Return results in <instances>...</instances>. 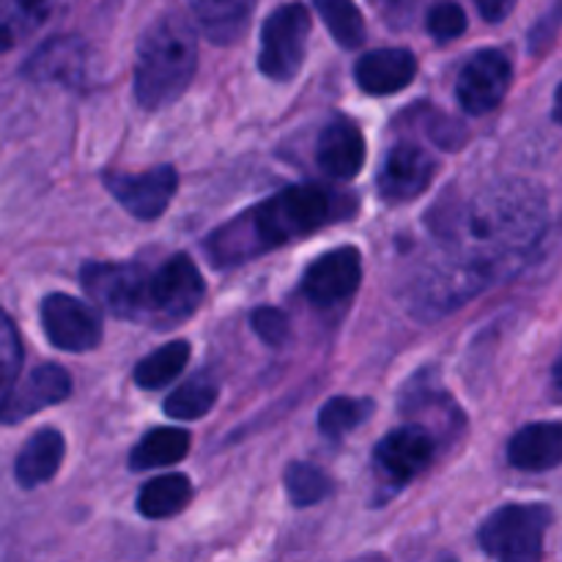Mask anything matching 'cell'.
<instances>
[{
    "mask_svg": "<svg viewBox=\"0 0 562 562\" xmlns=\"http://www.w3.org/2000/svg\"><path fill=\"white\" fill-rule=\"evenodd\" d=\"M192 499V486L184 475H162L148 481L137 494V510L146 519H170Z\"/></svg>",
    "mask_w": 562,
    "mask_h": 562,
    "instance_id": "21",
    "label": "cell"
},
{
    "mask_svg": "<svg viewBox=\"0 0 562 562\" xmlns=\"http://www.w3.org/2000/svg\"><path fill=\"white\" fill-rule=\"evenodd\" d=\"M88 49L77 36L49 38L25 60L22 75L36 82H60V86H80L86 77Z\"/></svg>",
    "mask_w": 562,
    "mask_h": 562,
    "instance_id": "14",
    "label": "cell"
},
{
    "mask_svg": "<svg viewBox=\"0 0 562 562\" xmlns=\"http://www.w3.org/2000/svg\"><path fill=\"white\" fill-rule=\"evenodd\" d=\"M82 289L110 316L154 329H168L198 311L203 300V278L187 256L148 263H86Z\"/></svg>",
    "mask_w": 562,
    "mask_h": 562,
    "instance_id": "2",
    "label": "cell"
},
{
    "mask_svg": "<svg viewBox=\"0 0 562 562\" xmlns=\"http://www.w3.org/2000/svg\"><path fill=\"white\" fill-rule=\"evenodd\" d=\"M552 119L558 121V124L562 126V82H560L558 93H554V108H552Z\"/></svg>",
    "mask_w": 562,
    "mask_h": 562,
    "instance_id": "34",
    "label": "cell"
},
{
    "mask_svg": "<svg viewBox=\"0 0 562 562\" xmlns=\"http://www.w3.org/2000/svg\"><path fill=\"white\" fill-rule=\"evenodd\" d=\"M187 360H190V344L184 340H173V344L162 346L146 360L137 362L135 368V382L143 390H162L184 371Z\"/></svg>",
    "mask_w": 562,
    "mask_h": 562,
    "instance_id": "23",
    "label": "cell"
},
{
    "mask_svg": "<svg viewBox=\"0 0 562 562\" xmlns=\"http://www.w3.org/2000/svg\"><path fill=\"white\" fill-rule=\"evenodd\" d=\"M198 66V36L190 22L168 14L140 38L135 64V97L146 110L176 102L190 86Z\"/></svg>",
    "mask_w": 562,
    "mask_h": 562,
    "instance_id": "4",
    "label": "cell"
},
{
    "mask_svg": "<svg viewBox=\"0 0 562 562\" xmlns=\"http://www.w3.org/2000/svg\"><path fill=\"white\" fill-rule=\"evenodd\" d=\"M373 5H376V9L382 11V14L387 16V20L401 22L412 11L415 0H373Z\"/></svg>",
    "mask_w": 562,
    "mask_h": 562,
    "instance_id": "33",
    "label": "cell"
},
{
    "mask_svg": "<svg viewBox=\"0 0 562 562\" xmlns=\"http://www.w3.org/2000/svg\"><path fill=\"white\" fill-rule=\"evenodd\" d=\"M373 404L366 398H346V395H338V398L327 401L318 412V428H322L324 437L340 439L344 434L355 431L368 415H371Z\"/></svg>",
    "mask_w": 562,
    "mask_h": 562,
    "instance_id": "26",
    "label": "cell"
},
{
    "mask_svg": "<svg viewBox=\"0 0 562 562\" xmlns=\"http://www.w3.org/2000/svg\"><path fill=\"white\" fill-rule=\"evenodd\" d=\"M316 9L340 47L355 49L366 42V22L355 0H316Z\"/></svg>",
    "mask_w": 562,
    "mask_h": 562,
    "instance_id": "25",
    "label": "cell"
},
{
    "mask_svg": "<svg viewBox=\"0 0 562 562\" xmlns=\"http://www.w3.org/2000/svg\"><path fill=\"white\" fill-rule=\"evenodd\" d=\"M22 368V349L20 338H16V329L11 324V318L0 311V409H3L5 398L14 390L16 376H20Z\"/></svg>",
    "mask_w": 562,
    "mask_h": 562,
    "instance_id": "28",
    "label": "cell"
},
{
    "mask_svg": "<svg viewBox=\"0 0 562 562\" xmlns=\"http://www.w3.org/2000/svg\"><path fill=\"white\" fill-rule=\"evenodd\" d=\"M510 467L521 472H547L562 464V423H532L508 442Z\"/></svg>",
    "mask_w": 562,
    "mask_h": 562,
    "instance_id": "17",
    "label": "cell"
},
{
    "mask_svg": "<svg viewBox=\"0 0 562 562\" xmlns=\"http://www.w3.org/2000/svg\"><path fill=\"white\" fill-rule=\"evenodd\" d=\"M417 75V58L409 49L390 47V49H373L366 53L355 66V77L360 88L373 97H387V93H398L415 80Z\"/></svg>",
    "mask_w": 562,
    "mask_h": 562,
    "instance_id": "16",
    "label": "cell"
},
{
    "mask_svg": "<svg viewBox=\"0 0 562 562\" xmlns=\"http://www.w3.org/2000/svg\"><path fill=\"white\" fill-rule=\"evenodd\" d=\"M71 379L60 366L44 362V366L33 368L22 382L14 384V390L5 398L3 409H0V420L3 423H20L25 417L36 415L38 409L60 404L69 398Z\"/></svg>",
    "mask_w": 562,
    "mask_h": 562,
    "instance_id": "12",
    "label": "cell"
},
{
    "mask_svg": "<svg viewBox=\"0 0 562 562\" xmlns=\"http://www.w3.org/2000/svg\"><path fill=\"white\" fill-rule=\"evenodd\" d=\"M477 9H481V16L486 22H503L505 16L514 11L516 0H475Z\"/></svg>",
    "mask_w": 562,
    "mask_h": 562,
    "instance_id": "32",
    "label": "cell"
},
{
    "mask_svg": "<svg viewBox=\"0 0 562 562\" xmlns=\"http://www.w3.org/2000/svg\"><path fill=\"white\" fill-rule=\"evenodd\" d=\"M357 562H387V560L379 558V554H368V558H360Z\"/></svg>",
    "mask_w": 562,
    "mask_h": 562,
    "instance_id": "36",
    "label": "cell"
},
{
    "mask_svg": "<svg viewBox=\"0 0 562 562\" xmlns=\"http://www.w3.org/2000/svg\"><path fill=\"white\" fill-rule=\"evenodd\" d=\"M104 187L132 217L157 220L173 201L179 176L170 165H159L143 173H108Z\"/></svg>",
    "mask_w": 562,
    "mask_h": 562,
    "instance_id": "9",
    "label": "cell"
},
{
    "mask_svg": "<svg viewBox=\"0 0 562 562\" xmlns=\"http://www.w3.org/2000/svg\"><path fill=\"white\" fill-rule=\"evenodd\" d=\"M53 0H0V55L25 42L49 14Z\"/></svg>",
    "mask_w": 562,
    "mask_h": 562,
    "instance_id": "22",
    "label": "cell"
},
{
    "mask_svg": "<svg viewBox=\"0 0 562 562\" xmlns=\"http://www.w3.org/2000/svg\"><path fill=\"white\" fill-rule=\"evenodd\" d=\"M549 525L547 505H505L483 521L481 547L497 562H541Z\"/></svg>",
    "mask_w": 562,
    "mask_h": 562,
    "instance_id": "5",
    "label": "cell"
},
{
    "mask_svg": "<svg viewBox=\"0 0 562 562\" xmlns=\"http://www.w3.org/2000/svg\"><path fill=\"white\" fill-rule=\"evenodd\" d=\"M434 168L437 165H434L431 154L412 143H398L384 157L382 170H379V190L393 203L412 201L431 184Z\"/></svg>",
    "mask_w": 562,
    "mask_h": 562,
    "instance_id": "13",
    "label": "cell"
},
{
    "mask_svg": "<svg viewBox=\"0 0 562 562\" xmlns=\"http://www.w3.org/2000/svg\"><path fill=\"white\" fill-rule=\"evenodd\" d=\"M214 401H217V382L201 373V376H192L190 382H184L168 395L165 412L176 420H198V417L212 409Z\"/></svg>",
    "mask_w": 562,
    "mask_h": 562,
    "instance_id": "24",
    "label": "cell"
},
{
    "mask_svg": "<svg viewBox=\"0 0 562 562\" xmlns=\"http://www.w3.org/2000/svg\"><path fill=\"white\" fill-rule=\"evenodd\" d=\"M190 450V434L179 428H154L140 442L132 448L130 467L132 470H154V467L179 464Z\"/></svg>",
    "mask_w": 562,
    "mask_h": 562,
    "instance_id": "20",
    "label": "cell"
},
{
    "mask_svg": "<svg viewBox=\"0 0 562 562\" xmlns=\"http://www.w3.org/2000/svg\"><path fill=\"white\" fill-rule=\"evenodd\" d=\"M552 382H554V387L562 390V351H560L558 362H554V368H552Z\"/></svg>",
    "mask_w": 562,
    "mask_h": 562,
    "instance_id": "35",
    "label": "cell"
},
{
    "mask_svg": "<svg viewBox=\"0 0 562 562\" xmlns=\"http://www.w3.org/2000/svg\"><path fill=\"white\" fill-rule=\"evenodd\" d=\"M560 20H562V5H558V9L552 11V14L549 16H543L541 22H538V27L536 31L530 33V47L536 49V53H541V47L543 44H549L554 38V33H558V25H560Z\"/></svg>",
    "mask_w": 562,
    "mask_h": 562,
    "instance_id": "31",
    "label": "cell"
},
{
    "mask_svg": "<svg viewBox=\"0 0 562 562\" xmlns=\"http://www.w3.org/2000/svg\"><path fill=\"white\" fill-rule=\"evenodd\" d=\"M256 0H190L192 16L212 42L231 44L247 31Z\"/></svg>",
    "mask_w": 562,
    "mask_h": 562,
    "instance_id": "19",
    "label": "cell"
},
{
    "mask_svg": "<svg viewBox=\"0 0 562 562\" xmlns=\"http://www.w3.org/2000/svg\"><path fill=\"white\" fill-rule=\"evenodd\" d=\"M510 80H514V66H510L508 55L503 49H481L461 69L456 97L470 115H486L499 108Z\"/></svg>",
    "mask_w": 562,
    "mask_h": 562,
    "instance_id": "7",
    "label": "cell"
},
{
    "mask_svg": "<svg viewBox=\"0 0 562 562\" xmlns=\"http://www.w3.org/2000/svg\"><path fill=\"white\" fill-rule=\"evenodd\" d=\"M285 492H289L291 503L296 508H311V505L322 503L333 492V486H329V477L318 467L296 461L285 470Z\"/></svg>",
    "mask_w": 562,
    "mask_h": 562,
    "instance_id": "27",
    "label": "cell"
},
{
    "mask_svg": "<svg viewBox=\"0 0 562 562\" xmlns=\"http://www.w3.org/2000/svg\"><path fill=\"white\" fill-rule=\"evenodd\" d=\"M318 168L340 181L355 179L366 165V137L349 119H335L324 126L316 148Z\"/></svg>",
    "mask_w": 562,
    "mask_h": 562,
    "instance_id": "15",
    "label": "cell"
},
{
    "mask_svg": "<svg viewBox=\"0 0 562 562\" xmlns=\"http://www.w3.org/2000/svg\"><path fill=\"white\" fill-rule=\"evenodd\" d=\"M549 223L547 192L530 179H503L450 209L439 225L445 263L423 280V305L450 311L527 261Z\"/></svg>",
    "mask_w": 562,
    "mask_h": 562,
    "instance_id": "1",
    "label": "cell"
},
{
    "mask_svg": "<svg viewBox=\"0 0 562 562\" xmlns=\"http://www.w3.org/2000/svg\"><path fill=\"white\" fill-rule=\"evenodd\" d=\"M335 212L333 192L316 184H296L258 203L250 212L212 231L206 252L217 267H236L313 234L329 223Z\"/></svg>",
    "mask_w": 562,
    "mask_h": 562,
    "instance_id": "3",
    "label": "cell"
},
{
    "mask_svg": "<svg viewBox=\"0 0 562 562\" xmlns=\"http://www.w3.org/2000/svg\"><path fill=\"white\" fill-rule=\"evenodd\" d=\"M66 442L64 434L55 431V428H42V431L33 434L25 445H22L20 456H16L14 475L20 481L22 488H36L42 483L53 481L55 472L60 470V461H64Z\"/></svg>",
    "mask_w": 562,
    "mask_h": 562,
    "instance_id": "18",
    "label": "cell"
},
{
    "mask_svg": "<svg viewBox=\"0 0 562 562\" xmlns=\"http://www.w3.org/2000/svg\"><path fill=\"white\" fill-rule=\"evenodd\" d=\"M362 280V258L355 247L324 252L302 274V291L318 307H335L349 300Z\"/></svg>",
    "mask_w": 562,
    "mask_h": 562,
    "instance_id": "10",
    "label": "cell"
},
{
    "mask_svg": "<svg viewBox=\"0 0 562 562\" xmlns=\"http://www.w3.org/2000/svg\"><path fill=\"white\" fill-rule=\"evenodd\" d=\"M434 461V439L426 428L404 426L390 431L376 445V467L393 486L415 481Z\"/></svg>",
    "mask_w": 562,
    "mask_h": 562,
    "instance_id": "11",
    "label": "cell"
},
{
    "mask_svg": "<svg viewBox=\"0 0 562 562\" xmlns=\"http://www.w3.org/2000/svg\"><path fill=\"white\" fill-rule=\"evenodd\" d=\"M42 324L49 344L55 349L71 351V355L97 349L99 340H102L99 313L69 294H49L42 302Z\"/></svg>",
    "mask_w": 562,
    "mask_h": 562,
    "instance_id": "8",
    "label": "cell"
},
{
    "mask_svg": "<svg viewBox=\"0 0 562 562\" xmlns=\"http://www.w3.org/2000/svg\"><path fill=\"white\" fill-rule=\"evenodd\" d=\"M252 329H256L258 338L269 346H280L289 340V316H285L280 307H258L256 313L250 316Z\"/></svg>",
    "mask_w": 562,
    "mask_h": 562,
    "instance_id": "30",
    "label": "cell"
},
{
    "mask_svg": "<svg viewBox=\"0 0 562 562\" xmlns=\"http://www.w3.org/2000/svg\"><path fill=\"white\" fill-rule=\"evenodd\" d=\"M311 38V11L302 3H285L267 16L261 27L258 69L269 80L289 82L300 75Z\"/></svg>",
    "mask_w": 562,
    "mask_h": 562,
    "instance_id": "6",
    "label": "cell"
},
{
    "mask_svg": "<svg viewBox=\"0 0 562 562\" xmlns=\"http://www.w3.org/2000/svg\"><path fill=\"white\" fill-rule=\"evenodd\" d=\"M428 33H431L437 42H453L459 38L461 33L467 31V14L459 3H437L431 11H428V20H426Z\"/></svg>",
    "mask_w": 562,
    "mask_h": 562,
    "instance_id": "29",
    "label": "cell"
}]
</instances>
